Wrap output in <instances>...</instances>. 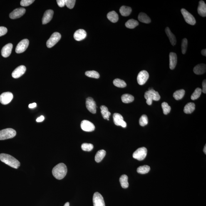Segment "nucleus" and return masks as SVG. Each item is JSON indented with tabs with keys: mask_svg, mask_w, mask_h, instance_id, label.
<instances>
[{
	"mask_svg": "<svg viewBox=\"0 0 206 206\" xmlns=\"http://www.w3.org/2000/svg\"><path fill=\"white\" fill-rule=\"evenodd\" d=\"M0 160L3 163L15 169H17L21 163L12 156L6 153L0 154Z\"/></svg>",
	"mask_w": 206,
	"mask_h": 206,
	"instance_id": "f257e3e1",
	"label": "nucleus"
},
{
	"mask_svg": "<svg viewBox=\"0 0 206 206\" xmlns=\"http://www.w3.org/2000/svg\"><path fill=\"white\" fill-rule=\"evenodd\" d=\"M67 168L66 165L63 163L58 164L53 168V175L55 178L58 180L63 179L66 175Z\"/></svg>",
	"mask_w": 206,
	"mask_h": 206,
	"instance_id": "f03ea898",
	"label": "nucleus"
},
{
	"mask_svg": "<svg viewBox=\"0 0 206 206\" xmlns=\"http://www.w3.org/2000/svg\"><path fill=\"white\" fill-rule=\"evenodd\" d=\"M144 98L146 99V103L148 105H151L152 101H158L160 99V96L158 92L156 91L153 88L149 89L148 91L145 92Z\"/></svg>",
	"mask_w": 206,
	"mask_h": 206,
	"instance_id": "7ed1b4c3",
	"label": "nucleus"
},
{
	"mask_svg": "<svg viewBox=\"0 0 206 206\" xmlns=\"http://www.w3.org/2000/svg\"><path fill=\"white\" fill-rule=\"evenodd\" d=\"M16 135V131L12 128H7L0 130V140L11 139Z\"/></svg>",
	"mask_w": 206,
	"mask_h": 206,
	"instance_id": "20e7f679",
	"label": "nucleus"
},
{
	"mask_svg": "<svg viewBox=\"0 0 206 206\" xmlns=\"http://www.w3.org/2000/svg\"><path fill=\"white\" fill-rule=\"evenodd\" d=\"M61 38V35L59 33L55 32L53 33L47 42V46L49 48L53 47L59 41Z\"/></svg>",
	"mask_w": 206,
	"mask_h": 206,
	"instance_id": "39448f33",
	"label": "nucleus"
},
{
	"mask_svg": "<svg viewBox=\"0 0 206 206\" xmlns=\"http://www.w3.org/2000/svg\"><path fill=\"white\" fill-rule=\"evenodd\" d=\"M147 155V149L145 147H142L140 148L134 152L133 157L139 161L144 160Z\"/></svg>",
	"mask_w": 206,
	"mask_h": 206,
	"instance_id": "423d86ee",
	"label": "nucleus"
},
{
	"mask_svg": "<svg viewBox=\"0 0 206 206\" xmlns=\"http://www.w3.org/2000/svg\"><path fill=\"white\" fill-rule=\"evenodd\" d=\"M181 12L182 16L185 18L186 22L189 25H194L195 24L196 20L195 18L187 10L185 9H181Z\"/></svg>",
	"mask_w": 206,
	"mask_h": 206,
	"instance_id": "0eeeda50",
	"label": "nucleus"
},
{
	"mask_svg": "<svg viewBox=\"0 0 206 206\" xmlns=\"http://www.w3.org/2000/svg\"><path fill=\"white\" fill-rule=\"evenodd\" d=\"M13 98L12 93L7 92L0 95V103L3 105H7L11 102Z\"/></svg>",
	"mask_w": 206,
	"mask_h": 206,
	"instance_id": "6e6552de",
	"label": "nucleus"
},
{
	"mask_svg": "<svg viewBox=\"0 0 206 206\" xmlns=\"http://www.w3.org/2000/svg\"><path fill=\"white\" fill-rule=\"evenodd\" d=\"M29 41L27 39L22 40L16 47V53H21L26 51L29 46Z\"/></svg>",
	"mask_w": 206,
	"mask_h": 206,
	"instance_id": "1a4fd4ad",
	"label": "nucleus"
},
{
	"mask_svg": "<svg viewBox=\"0 0 206 206\" xmlns=\"http://www.w3.org/2000/svg\"><path fill=\"white\" fill-rule=\"evenodd\" d=\"M149 78V74L145 70H142L138 74L137 77V83L140 85H144Z\"/></svg>",
	"mask_w": 206,
	"mask_h": 206,
	"instance_id": "9d476101",
	"label": "nucleus"
},
{
	"mask_svg": "<svg viewBox=\"0 0 206 206\" xmlns=\"http://www.w3.org/2000/svg\"><path fill=\"white\" fill-rule=\"evenodd\" d=\"M94 206H105L103 196L98 192L94 194L93 197Z\"/></svg>",
	"mask_w": 206,
	"mask_h": 206,
	"instance_id": "9b49d317",
	"label": "nucleus"
},
{
	"mask_svg": "<svg viewBox=\"0 0 206 206\" xmlns=\"http://www.w3.org/2000/svg\"><path fill=\"white\" fill-rule=\"evenodd\" d=\"M86 106L89 111L91 113L95 114L96 112V104L94 100L91 97L86 98Z\"/></svg>",
	"mask_w": 206,
	"mask_h": 206,
	"instance_id": "f8f14e48",
	"label": "nucleus"
},
{
	"mask_svg": "<svg viewBox=\"0 0 206 206\" xmlns=\"http://www.w3.org/2000/svg\"><path fill=\"white\" fill-rule=\"evenodd\" d=\"M113 118L114 123L117 126H120L126 128V127L127 124L123 120V116L120 114L118 113H115L113 115Z\"/></svg>",
	"mask_w": 206,
	"mask_h": 206,
	"instance_id": "ddd939ff",
	"label": "nucleus"
},
{
	"mask_svg": "<svg viewBox=\"0 0 206 206\" xmlns=\"http://www.w3.org/2000/svg\"><path fill=\"white\" fill-rule=\"evenodd\" d=\"M81 127L82 130L86 132L93 131L95 128L94 125L93 123L86 120L82 121Z\"/></svg>",
	"mask_w": 206,
	"mask_h": 206,
	"instance_id": "4468645a",
	"label": "nucleus"
},
{
	"mask_svg": "<svg viewBox=\"0 0 206 206\" xmlns=\"http://www.w3.org/2000/svg\"><path fill=\"white\" fill-rule=\"evenodd\" d=\"M26 12V10L23 8H19L13 11L10 13L9 17L11 19H15L22 16Z\"/></svg>",
	"mask_w": 206,
	"mask_h": 206,
	"instance_id": "2eb2a0df",
	"label": "nucleus"
},
{
	"mask_svg": "<svg viewBox=\"0 0 206 206\" xmlns=\"http://www.w3.org/2000/svg\"><path fill=\"white\" fill-rule=\"evenodd\" d=\"M26 71V67L24 65H21L16 68L13 71L11 75L14 78H18L22 76Z\"/></svg>",
	"mask_w": 206,
	"mask_h": 206,
	"instance_id": "dca6fc26",
	"label": "nucleus"
},
{
	"mask_svg": "<svg viewBox=\"0 0 206 206\" xmlns=\"http://www.w3.org/2000/svg\"><path fill=\"white\" fill-rule=\"evenodd\" d=\"M13 45L9 43L5 45L1 50V55L4 57L6 58L9 57L12 51Z\"/></svg>",
	"mask_w": 206,
	"mask_h": 206,
	"instance_id": "f3484780",
	"label": "nucleus"
},
{
	"mask_svg": "<svg viewBox=\"0 0 206 206\" xmlns=\"http://www.w3.org/2000/svg\"><path fill=\"white\" fill-rule=\"evenodd\" d=\"M87 36L86 31L83 29L77 30L74 34V38L77 41H81L85 39Z\"/></svg>",
	"mask_w": 206,
	"mask_h": 206,
	"instance_id": "a211bd4d",
	"label": "nucleus"
},
{
	"mask_svg": "<svg viewBox=\"0 0 206 206\" xmlns=\"http://www.w3.org/2000/svg\"><path fill=\"white\" fill-rule=\"evenodd\" d=\"M53 11L52 10H48L46 11L43 14L42 19L43 24H46L49 22L53 18Z\"/></svg>",
	"mask_w": 206,
	"mask_h": 206,
	"instance_id": "6ab92c4d",
	"label": "nucleus"
},
{
	"mask_svg": "<svg viewBox=\"0 0 206 206\" xmlns=\"http://www.w3.org/2000/svg\"><path fill=\"white\" fill-rule=\"evenodd\" d=\"M199 14L202 17L206 16V5L204 1H200L199 2V5L197 9Z\"/></svg>",
	"mask_w": 206,
	"mask_h": 206,
	"instance_id": "aec40b11",
	"label": "nucleus"
},
{
	"mask_svg": "<svg viewBox=\"0 0 206 206\" xmlns=\"http://www.w3.org/2000/svg\"><path fill=\"white\" fill-rule=\"evenodd\" d=\"M169 57H170V69L173 70L175 68L177 63V55L175 53H170Z\"/></svg>",
	"mask_w": 206,
	"mask_h": 206,
	"instance_id": "412c9836",
	"label": "nucleus"
},
{
	"mask_svg": "<svg viewBox=\"0 0 206 206\" xmlns=\"http://www.w3.org/2000/svg\"><path fill=\"white\" fill-rule=\"evenodd\" d=\"M206 70V65L203 63L196 65L193 69L194 73L197 75L203 74L205 73Z\"/></svg>",
	"mask_w": 206,
	"mask_h": 206,
	"instance_id": "4be33fe9",
	"label": "nucleus"
},
{
	"mask_svg": "<svg viewBox=\"0 0 206 206\" xmlns=\"http://www.w3.org/2000/svg\"><path fill=\"white\" fill-rule=\"evenodd\" d=\"M165 32L170 39L171 44L173 46H175L176 43V38L175 35L171 31L170 28L168 27L165 28Z\"/></svg>",
	"mask_w": 206,
	"mask_h": 206,
	"instance_id": "5701e85b",
	"label": "nucleus"
},
{
	"mask_svg": "<svg viewBox=\"0 0 206 206\" xmlns=\"http://www.w3.org/2000/svg\"><path fill=\"white\" fill-rule=\"evenodd\" d=\"M138 18L139 21L147 24L150 23L151 21L150 18L144 13H140L139 15Z\"/></svg>",
	"mask_w": 206,
	"mask_h": 206,
	"instance_id": "b1692460",
	"label": "nucleus"
},
{
	"mask_svg": "<svg viewBox=\"0 0 206 206\" xmlns=\"http://www.w3.org/2000/svg\"><path fill=\"white\" fill-rule=\"evenodd\" d=\"M107 17L110 21L115 23L118 21V14L114 11H112L109 12L107 15Z\"/></svg>",
	"mask_w": 206,
	"mask_h": 206,
	"instance_id": "393cba45",
	"label": "nucleus"
},
{
	"mask_svg": "<svg viewBox=\"0 0 206 206\" xmlns=\"http://www.w3.org/2000/svg\"><path fill=\"white\" fill-rule=\"evenodd\" d=\"M100 108L101 109L102 116H103L104 119L109 120V117L111 115V113L108 111V108L105 105H102Z\"/></svg>",
	"mask_w": 206,
	"mask_h": 206,
	"instance_id": "a878e982",
	"label": "nucleus"
},
{
	"mask_svg": "<svg viewBox=\"0 0 206 206\" xmlns=\"http://www.w3.org/2000/svg\"><path fill=\"white\" fill-rule=\"evenodd\" d=\"M195 103H189L185 105L184 108V112L185 113L190 114L192 113L195 109Z\"/></svg>",
	"mask_w": 206,
	"mask_h": 206,
	"instance_id": "bb28decb",
	"label": "nucleus"
},
{
	"mask_svg": "<svg viewBox=\"0 0 206 206\" xmlns=\"http://www.w3.org/2000/svg\"><path fill=\"white\" fill-rule=\"evenodd\" d=\"M132 11L131 8L129 7L122 6L120 9V12L121 16H127L130 14Z\"/></svg>",
	"mask_w": 206,
	"mask_h": 206,
	"instance_id": "cd10ccee",
	"label": "nucleus"
},
{
	"mask_svg": "<svg viewBox=\"0 0 206 206\" xmlns=\"http://www.w3.org/2000/svg\"><path fill=\"white\" fill-rule=\"evenodd\" d=\"M106 151L105 150H99L97 152L95 156V161L97 163H99V162H101L103 160L105 155H106Z\"/></svg>",
	"mask_w": 206,
	"mask_h": 206,
	"instance_id": "c85d7f7f",
	"label": "nucleus"
},
{
	"mask_svg": "<svg viewBox=\"0 0 206 206\" xmlns=\"http://www.w3.org/2000/svg\"><path fill=\"white\" fill-rule=\"evenodd\" d=\"M120 182L121 187L123 188L126 189L129 186L128 177L127 175H123L120 177Z\"/></svg>",
	"mask_w": 206,
	"mask_h": 206,
	"instance_id": "c756f323",
	"label": "nucleus"
},
{
	"mask_svg": "<svg viewBox=\"0 0 206 206\" xmlns=\"http://www.w3.org/2000/svg\"><path fill=\"white\" fill-rule=\"evenodd\" d=\"M121 98L122 101L123 103H132L134 100L133 96L131 95L128 94H126L122 95Z\"/></svg>",
	"mask_w": 206,
	"mask_h": 206,
	"instance_id": "7c9ffc66",
	"label": "nucleus"
},
{
	"mask_svg": "<svg viewBox=\"0 0 206 206\" xmlns=\"http://www.w3.org/2000/svg\"><path fill=\"white\" fill-rule=\"evenodd\" d=\"M138 25V22L134 19L129 20L125 23V26L130 29H133Z\"/></svg>",
	"mask_w": 206,
	"mask_h": 206,
	"instance_id": "2f4dec72",
	"label": "nucleus"
},
{
	"mask_svg": "<svg viewBox=\"0 0 206 206\" xmlns=\"http://www.w3.org/2000/svg\"><path fill=\"white\" fill-rule=\"evenodd\" d=\"M185 93V91L184 89H180L176 90L173 94L174 98L176 100L181 99L183 98Z\"/></svg>",
	"mask_w": 206,
	"mask_h": 206,
	"instance_id": "473e14b6",
	"label": "nucleus"
},
{
	"mask_svg": "<svg viewBox=\"0 0 206 206\" xmlns=\"http://www.w3.org/2000/svg\"><path fill=\"white\" fill-rule=\"evenodd\" d=\"M114 85L118 88H124L126 86V84L123 80L120 79H116L113 81Z\"/></svg>",
	"mask_w": 206,
	"mask_h": 206,
	"instance_id": "72a5a7b5",
	"label": "nucleus"
},
{
	"mask_svg": "<svg viewBox=\"0 0 206 206\" xmlns=\"http://www.w3.org/2000/svg\"><path fill=\"white\" fill-rule=\"evenodd\" d=\"M150 167L148 165H144L138 167L137 172L141 174H147L150 171Z\"/></svg>",
	"mask_w": 206,
	"mask_h": 206,
	"instance_id": "f704fd0d",
	"label": "nucleus"
},
{
	"mask_svg": "<svg viewBox=\"0 0 206 206\" xmlns=\"http://www.w3.org/2000/svg\"><path fill=\"white\" fill-rule=\"evenodd\" d=\"M202 92V90L201 89L198 88L196 89L195 91L193 93L191 96V98L192 100H195L197 99L199 97H200L201 94Z\"/></svg>",
	"mask_w": 206,
	"mask_h": 206,
	"instance_id": "c9c22d12",
	"label": "nucleus"
},
{
	"mask_svg": "<svg viewBox=\"0 0 206 206\" xmlns=\"http://www.w3.org/2000/svg\"><path fill=\"white\" fill-rule=\"evenodd\" d=\"M85 75L90 78L98 79L100 77L99 74L95 71H87L85 73Z\"/></svg>",
	"mask_w": 206,
	"mask_h": 206,
	"instance_id": "e433bc0d",
	"label": "nucleus"
},
{
	"mask_svg": "<svg viewBox=\"0 0 206 206\" xmlns=\"http://www.w3.org/2000/svg\"><path fill=\"white\" fill-rule=\"evenodd\" d=\"M162 107L163 108V113L165 115H167L171 111V108L169 106L168 103L166 102H163L162 104Z\"/></svg>",
	"mask_w": 206,
	"mask_h": 206,
	"instance_id": "4c0bfd02",
	"label": "nucleus"
},
{
	"mask_svg": "<svg viewBox=\"0 0 206 206\" xmlns=\"http://www.w3.org/2000/svg\"><path fill=\"white\" fill-rule=\"evenodd\" d=\"M94 146L92 144L88 143H83L81 145L82 149L85 151H90L93 149Z\"/></svg>",
	"mask_w": 206,
	"mask_h": 206,
	"instance_id": "58836bf2",
	"label": "nucleus"
},
{
	"mask_svg": "<svg viewBox=\"0 0 206 206\" xmlns=\"http://www.w3.org/2000/svg\"><path fill=\"white\" fill-rule=\"evenodd\" d=\"M140 124L142 126H144L148 123V117L146 115H143L140 119Z\"/></svg>",
	"mask_w": 206,
	"mask_h": 206,
	"instance_id": "ea45409f",
	"label": "nucleus"
},
{
	"mask_svg": "<svg viewBox=\"0 0 206 206\" xmlns=\"http://www.w3.org/2000/svg\"><path fill=\"white\" fill-rule=\"evenodd\" d=\"M188 45V41L186 38H184L182 40L181 43V49L182 54H185L186 52Z\"/></svg>",
	"mask_w": 206,
	"mask_h": 206,
	"instance_id": "a19ab883",
	"label": "nucleus"
},
{
	"mask_svg": "<svg viewBox=\"0 0 206 206\" xmlns=\"http://www.w3.org/2000/svg\"><path fill=\"white\" fill-rule=\"evenodd\" d=\"M76 2L75 0H66L65 5L70 9H72L74 7Z\"/></svg>",
	"mask_w": 206,
	"mask_h": 206,
	"instance_id": "79ce46f5",
	"label": "nucleus"
},
{
	"mask_svg": "<svg viewBox=\"0 0 206 206\" xmlns=\"http://www.w3.org/2000/svg\"><path fill=\"white\" fill-rule=\"evenodd\" d=\"M34 2V0H22L21 2V6L26 7L30 6Z\"/></svg>",
	"mask_w": 206,
	"mask_h": 206,
	"instance_id": "37998d69",
	"label": "nucleus"
},
{
	"mask_svg": "<svg viewBox=\"0 0 206 206\" xmlns=\"http://www.w3.org/2000/svg\"><path fill=\"white\" fill-rule=\"evenodd\" d=\"M7 32V29L5 27H0V36H4Z\"/></svg>",
	"mask_w": 206,
	"mask_h": 206,
	"instance_id": "c03bdc74",
	"label": "nucleus"
},
{
	"mask_svg": "<svg viewBox=\"0 0 206 206\" xmlns=\"http://www.w3.org/2000/svg\"><path fill=\"white\" fill-rule=\"evenodd\" d=\"M58 6L60 7H64L66 4V0H57V1Z\"/></svg>",
	"mask_w": 206,
	"mask_h": 206,
	"instance_id": "a18cd8bd",
	"label": "nucleus"
},
{
	"mask_svg": "<svg viewBox=\"0 0 206 206\" xmlns=\"http://www.w3.org/2000/svg\"><path fill=\"white\" fill-rule=\"evenodd\" d=\"M202 92L203 93L205 94L206 93V80H204L202 83Z\"/></svg>",
	"mask_w": 206,
	"mask_h": 206,
	"instance_id": "49530a36",
	"label": "nucleus"
},
{
	"mask_svg": "<svg viewBox=\"0 0 206 206\" xmlns=\"http://www.w3.org/2000/svg\"><path fill=\"white\" fill-rule=\"evenodd\" d=\"M44 120V117L43 116H40L36 119V121L37 122H41L43 121Z\"/></svg>",
	"mask_w": 206,
	"mask_h": 206,
	"instance_id": "de8ad7c7",
	"label": "nucleus"
},
{
	"mask_svg": "<svg viewBox=\"0 0 206 206\" xmlns=\"http://www.w3.org/2000/svg\"><path fill=\"white\" fill-rule=\"evenodd\" d=\"M36 103H33L30 104L29 105V108H36Z\"/></svg>",
	"mask_w": 206,
	"mask_h": 206,
	"instance_id": "09e8293b",
	"label": "nucleus"
},
{
	"mask_svg": "<svg viewBox=\"0 0 206 206\" xmlns=\"http://www.w3.org/2000/svg\"><path fill=\"white\" fill-rule=\"evenodd\" d=\"M201 53L203 56H206V49H203L201 51Z\"/></svg>",
	"mask_w": 206,
	"mask_h": 206,
	"instance_id": "8fccbe9b",
	"label": "nucleus"
},
{
	"mask_svg": "<svg viewBox=\"0 0 206 206\" xmlns=\"http://www.w3.org/2000/svg\"><path fill=\"white\" fill-rule=\"evenodd\" d=\"M204 153H205L206 154V145H205V147H204Z\"/></svg>",
	"mask_w": 206,
	"mask_h": 206,
	"instance_id": "3c124183",
	"label": "nucleus"
},
{
	"mask_svg": "<svg viewBox=\"0 0 206 206\" xmlns=\"http://www.w3.org/2000/svg\"><path fill=\"white\" fill-rule=\"evenodd\" d=\"M64 206H70V203L69 202H66L65 203Z\"/></svg>",
	"mask_w": 206,
	"mask_h": 206,
	"instance_id": "603ef678",
	"label": "nucleus"
}]
</instances>
